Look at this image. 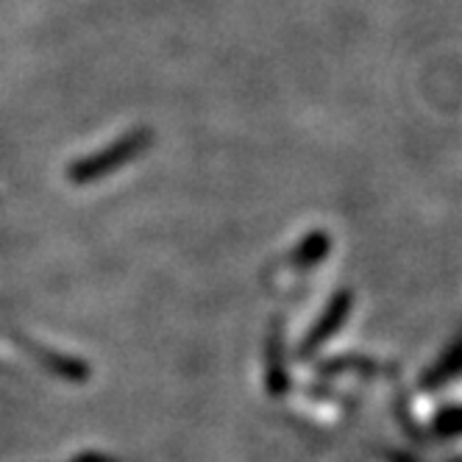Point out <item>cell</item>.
<instances>
[{
    "label": "cell",
    "mask_w": 462,
    "mask_h": 462,
    "mask_svg": "<svg viewBox=\"0 0 462 462\" xmlns=\"http://www.w3.org/2000/svg\"><path fill=\"white\" fill-rule=\"evenodd\" d=\"M151 145V131H131L128 137H123L120 143H112L106 151L87 156L84 162H79L76 168H70V179L76 184H89L101 176H109L112 171L123 168L125 162H131L137 153H143Z\"/></svg>",
    "instance_id": "obj_1"
}]
</instances>
